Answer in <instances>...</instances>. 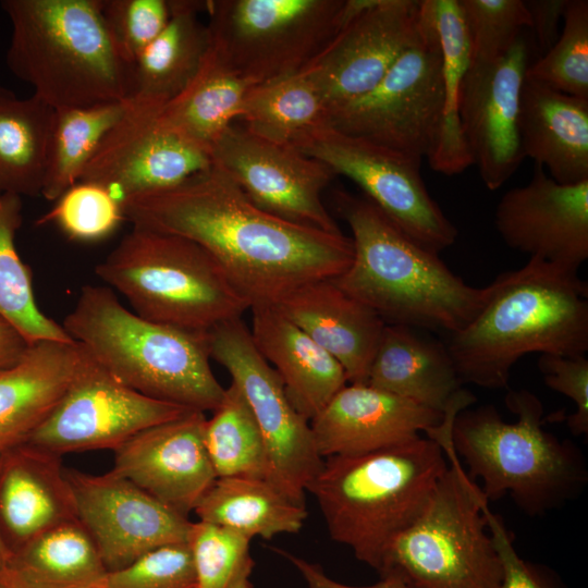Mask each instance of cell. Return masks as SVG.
Masks as SVG:
<instances>
[{
    "label": "cell",
    "mask_w": 588,
    "mask_h": 588,
    "mask_svg": "<svg viewBox=\"0 0 588 588\" xmlns=\"http://www.w3.org/2000/svg\"><path fill=\"white\" fill-rule=\"evenodd\" d=\"M134 226L188 238L207 250L249 308L277 305L297 287L343 273L350 237L274 217L211 163L171 188L122 201Z\"/></svg>",
    "instance_id": "obj_1"
},
{
    "label": "cell",
    "mask_w": 588,
    "mask_h": 588,
    "mask_svg": "<svg viewBox=\"0 0 588 588\" xmlns=\"http://www.w3.org/2000/svg\"><path fill=\"white\" fill-rule=\"evenodd\" d=\"M489 286L483 307L446 343L463 383L504 389L527 354H586L588 285L577 270L530 257Z\"/></svg>",
    "instance_id": "obj_2"
},
{
    "label": "cell",
    "mask_w": 588,
    "mask_h": 588,
    "mask_svg": "<svg viewBox=\"0 0 588 588\" xmlns=\"http://www.w3.org/2000/svg\"><path fill=\"white\" fill-rule=\"evenodd\" d=\"M352 232L353 259L331 279L387 324L444 331L465 328L480 311L490 286L475 287L400 230L368 198L335 194Z\"/></svg>",
    "instance_id": "obj_3"
},
{
    "label": "cell",
    "mask_w": 588,
    "mask_h": 588,
    "mask_svg": "<svg viewBox=\"0 0 588 588\" xmlns=\"http://www.w3.org/2000/svg\"><path fill=\"white\" fill-rule=\"evenodd\" d=\"M7 65L54 110L130 99L133 65L118 52L102 0H3Z\"/></svg>",
    "instance_id": "obj_4"
},
{
    "label": "cell",
    "mask_w": 588,
    "mask_h": 588,
    "mask_svg": "<svg viewBox=\"0 0 588 588\" xmlns=\"http://www.w3.org/2000/svg\"><path fill=\"white\" fill-rule=\"evenodd\" d=\"M449 467L441 445L417 437L354 456H331L307 487L332 540L378 571L394 538L427 505Z\"/></svg>",
    "instance_id": "obj_5"
},
{
    "label": "cell",
    "mask_w": 588,
    "mask_h": 588,
    "mask_svg": "<svg viewBox=\"0 0 588 588\" xmlns=\"http://www.w3.org/2000/svg\"><path fill=\"white\" fill-rule=\"evenodd\" d=\"M62 327L118 380L148 397L205 413L224 396L206 333L144 319L109 286L84 285Z\"/></svg>",
    "instance_id": "obj_6"
},
{
    "label": "cell",
    "mask_w": 588,
    "mask_h": 588,
    "mask_svg": "<svg viewBox=\"0 0 588 588\" xmlns=\"http://www.w3.org/2000/svg\"><path fill=\"white\" fill-rule=\"evenodd\" d=\"M505 404L515 422L504 421L492 405L461 411L452 444L468 476L482 480L488 501L510 495L526 514L542 515L585 488V458L573 443L543 429V406L532 392L510 390Z\"/></svg>",
    "instance_id": "obj_7"
},
{
    "label": "cell",
    "mask_w": 588,
    "mask_h": 588,
    "mask_svg": "<svg viewBox=\"0 0 588 588\" xmlns=\"http://www.w3.org/2000/svg\"><path fill=\"white\" fill-rule=\"evenodd\" d=\"M450 427L432 440L443 449L449 467L427 505L388 547L378 573L411 588H499L502 569L487 527L489 502L464 470Z\"/></svg>",
    "instance_id": "obj_8"
},
{
    "label": "cell",
    "mask_w": 588,
    "mask_h": 588,
    "mask_svg": "<svg viewBox=\"0 0 588 588\" xmlns=\"http://www.w3.org/2000/svg\"><path fill=\"white\" fill-rule=\"evenodd\" d=\"M95 271L139 317L191 332L249 308L207 250L174 234L133 225Z\"/></svg>",
    "instance_id": "obj_9"
},
{
    "label": "cell",
    "mask_w": 588,
    "mask_h": 588,
    "mask_svg": "<svg viewBox=\"0 0 588 588\" xmlns=\"http://www.w3.org/2000/svg\"><path fill=\"white\" fill-rule=\"evenodd\" d=\"M365 0H208L212 49L257 85L301 71Z\"/></svg>",
    "instance_id": "obj_10"
},
{
    "label": "cell",
    "mask_w": 588,
    "mask_h": 588,
    "mask_svg": "<svg viewBox=\"0 0 588 588\" xmlns=\"http://www.w3.org/2000/svg\"><path fill=\"white\" fill-rule=\"evenodd\" d=\"M443 106L440 44L420 0L415 40L370 91L330 112L328 124L421 161L437 146Z\"/></svg>",
    "instance_id": "obj_11"
},
{
    "label": "cell",
    "mask_w": 588,
    "mask_h": 588,
    "mask_svg": "<svg viewBox=\"0 0 588 588\" xmlns=\"http://www.w3.org/2000/svg\"><path fill=\"white\" fill-rule=\"evenodd\" d=\"M209 357L224 367L261 432L269 463L268 479L305 505V492L323 466L310 421L290 401L277 370L255 345L242 317L205 334Z\"/></svg>",
    "instance_id": "obj_12"
},
{
    "label": "cell",
    "mask_w": 588,
    "mask_h": 588,
    "mask_svg": "<svg viewBox=\"0 0 588 588\" xmlns=\"http://www.w3.org/2000/svg\"><path fill=\"white\" fill-rule=\"evenodd\" d=\"M294 148L326 164L334 175L356 183L400 230L425 248L439 254L455 243L457 229L429 194L420 174L421 161L329 124Z\"/></svg>",
    "instance_id": "obj_13"
},
{
    "label": "cell",
    "mask_w": 588,
    "mask_h": 588,
    "mask_svg": "<svg viewBox=\"0 0 588 588\" xmlns=\"http://www.w3.org/2000/svg\"><path fill=\"white\" fill-rule=\"evenodd\" d=\"M78 348V362L66 390L25 442L59 456L114 451L138 432L191 411L131 389L79 343Z\"/></svg>",
    "instance_id": "obj_14"
},
{
    "label": "cell",
    "mask_w": 588,
    "mask_h": 588,
    "mask_svg": "<svg viewBox=\"0 0 588 588\" xmlns=\"http://www.w3.org/2000/svg\"><path fill=\"white\" fill-rule=\"evenodd\" d=\"M163 105L131 97L79 181L105 186L125 199L171 188L211 166V155L160 119Z\"/></svg>",
    "instance_id": "obj_15"
},
{
    "label": "cell",
    "mask_w": 588,
    "mask_h": 588,
    "mask_svg": "<svg viewBox=\"0 0 588 588\" xmlns=\"http://www.w3.org/2000/svg\"><path fill=\"white\" fill-rule=\"evenodd\" d=\"M210 155L261 210L302 226L342 233L321 199L334 176L322 162L234 123L213 144Z\"/></svg>",
    "instance_id": "obj_16"
},
{
    "label": "cell",
    "mask_w": 588,
    "mask_h": 588,
    "mask_svg": "<svg viewBox=\"0 0 588 588\" xmlns=\"http://www.w3.org/2000/svg\"><path fill=\"white\" fill-rule=\"evenodd\" d=\"M419 26L420 0H365L302 69L329 114L370 91L415 40Z\"/></svg>",
    "instance_id": "obj_17"
},
{
    "label": "cell",
    "mask_w": 588,
    "mask_h": 588,
    "mask_svg": "<svg viewBox=\"0 0 588 588\" xmlns=\"http://www.w3.org/2000/svg\"><path fill=\"white\" fill-rule=\"evenodd\" d=\"M76 519L108 572L161 546L186 542L192 522L112 469L91 475L65 469Z\"/></svg>",
    "instance_id": "obj_18"
},
{
    "label": "cell",
    "mask_w": 588,
    "mask_h": 588,
    "mask_svg": "<svg viewBox=\"0 0 588 588\" xmlns=\"http://www.w3.org/2000/svg\"><path fill=\"white\" fill-rule=\"evenodd\" d=\"M527 68L528 47L523 34L497 59L471 62L462 79L461 128L473 164L489 191L500 188L524 159L518 113Z\"/></svg>",
    "instance_id": "obj_19"
},
{
    "label": "cell",
    "mask_w": 588,
    "mask_h": 588,
    "mask_svg": "<svg viewBox=\"0 0 588 588\" xmlns=\"http://www.w3.org/2000/svg\"><path fill=\"white\" fill-rule=\"evenodd\" d=\"M494 225L510 248L578 271L588 259V180L560 184L536 164L527 184L501 197Z\"/></svg>",
    "instance_id": "obj_20"
},
{
    "label": "cell",
    "mask_w": 588,
    "mask_h": 588,
    "mask_svg": "<svg viewBox=\"0 0 588 588\" xmlns=\"http://www.w3.org/2000/svg\"><path fill=\"white\" fill-rule=\"evenodd\" d=\"M204 412L149 427L114 450L112 470L188 517L217 479L205 446Z\"/></svg>",
    "instance_id": "obj_21"
},
{
    "label": "cell",
    "mask_w": 588,
    "mask_h": 588,
    "mask_svg": "<svg viewBox=\"0 0 588 588\" xmlns=\"http://www.w3.org/2000/svg\"><path fill=\"white\" fill-rule=\"evenodd\" d=\"M443 414L370 387L347 383L310 420L322 458L354 456L394 446L428 433Z\"/></svg>",
    "instance_id": "obj_22"
},
{
    "label": "cell",
    "mask_w": 588,
    "mask_h": 588,
    "mask_svg": "<svg viewBox=\"0 0 588 588\" xmlns=\"http://www.w3.org/2000/svg\"><path fill=\"white\" fill-rule=\"evenodd\" d=\"M61 457L27 442L0 453V535L10 553L36 536L75 520Z\"/></svg>",
    "instance_id": "obj_23"
},
{
    "label": "cell",
    "mask_w": 588,
    "mask_h": 588,
    "mask_svg": "<svg viewBox=\"0 0 588 588\" xmlns=\"http://www.w3.org/2000/svg\"><path fill=\"white\" fill-rule=\"evenodd\" d=\"M278 308L343 367L348 383H366L384 321L331 279L304 284Z\"/></svg>",
    "instance_id": "obj_24"
},
{
    "label": "cell",
    "mask_w": 588,
    "mask_h": 588,
    "mask_svg": "<svg viewBox=\"0 0 588 588\" xmlns=\"http://www.w3.org/2000/svg\"><path fill=\"white\" fill-rule=\"evenodd\" d=\"M366 383L441 414L476 402L462 388L446 344L407 326L385 323Z\"/></svg>",
    "instance_id": "obj_25"
},
{
    "label": "cell",
    "mask_w": 588,
    "mask_h": 588,
    "mask_svg": "<svg viewBox=\"0 0 588 588\" xmlns=\"http://www.w3.org/2000/svg\"><path fill=\"white\" fill-rule=\"evenodd\" d=\"M518 132L524 158L546 167L555 182L588 180V99L525 78Z\"/></svg>",
    "instance_id": "obj_26"
},
{
    "label": "cell",
    "mask_w": 588,
    "mask_h": 588,
    "mask_svg": "<svg viewBox=\"0 0 588 588\" xmlns=\"http://www.w3.org/2000/svg\"><path fill=\"white\" fill-rule=\"evenodd\" d=\"M250 310L256 347L280 375L294 407L310 421L348 383L343 367L277 305Z\"/></svg>",
    "instance_id": "obj_27"
},
{
    "label": "cell",
    "mask_w": 588,
    "mask_h": 588,
    "mask_svg": "<svg viewBox=\"0 0 588 588\" xmlns=\"http://www.w3.org/2000/svg\"><path fill=\"white\" fill-rule=\"evenodd\" d=\"M79 357L78 343L42 340L0 369V451L26 441L66 390Z\"/></svg>",
    "instance_id": "obj_28"
},
{
    "label": "cell",
    "mask_w": 588,
    "mask_h": 588,
    "mask_svg": "<svg viewBox=\"0 0 588 588\" xmlns=\"http://www.w3.org/2000/svg\"><path fill=\"white\" fill-rule=\"evenodd\" d=\"M102 560L82 525L56 526L13 550L0 567L8 588H99Z\"/></svg>",
    "instance_id": "obj_29"
},
{
    "label": "cell",
    "mask_w": 588,
    "mask_h": 588,
    "mask_svg": "<svg viewBox=\"0 0 588 588\" xmlns=\"http://www.w3.org/2000/svg\"><path fill=\"white\" fill-rule=\"evenodd\" d=\"M169 21L133 64L132 97L164 105L198 72L210 46L199 13L205 1L170 0Z\"/></svg>",
    "instance_id": "obj_30"
},
{
    "label": "cell",
    "mask_w": 588,
    "mask_h": 588,
    "mask_svg": "<svg viewBox=\"0 0 588 588\" xmlns=\"http://www.w3.org/2000/svg\"><path fill=\"white\" fill-rule=\"evenodd\" d=\"M198 520L238 531L250 539L298 532L307 510L267 478H217L194 510Z\"/></svg>",
    "instance_id": "obj_31"
},
{
    "label": "cell",
    "mask_w": 588,
    "mask_h": 588,
    "mask_svg": "<svg viewBox=\"0 0 588 588\" xmlns=\"http://www.w3.org/2000/svg\"><path fill=\"white\" fill-rule=\"evenodd\" d=\"M250 86L209 46L193 79L161 107L160 119L210 152L218 138L237 120Z\"/></svg>",
    "instance_id": "obj_32"
},
{
    "label": "cell",
    "mask_w": 588,
    "mask_h": 588,
    "mask_svg": "<svg viewBox=\"0 0 588 588\" xmlns=\"http://www.w3.org/2000/svg\"><path fill=\"white\" fill-rule=\"evenodd\" d=\"M54 109L0 86V191L41 196Z\"/></svg>",
    "instance_id": "obj_33"
},
{
    "label": "cell",
    "mask_w": 588,
    "mask_h": 588,
    "mask_svg": "<svg viewBox=\"0 0 588 588\" xmlns=\"http://www.w3.org/2000/svg\"><path fill=\"white\" fill-rule=\"evenodd\" d=\"M437 33L443 82V115L437 146L428 161L433 171L454 175L473 164L458 115L464 74L471 64V42L460 0H422Z\"/></svg>",
    "instance_id": "obj_34"
},
{
    "label": "cell",
    "mask_w": 588,
    "mask_h": 588,
    "mask_svg": "<svg viewBox=\"0 0 588 588\" xmlns=\"http://www.w3.org/2000/svg\"><path fill=\"white\" fill-rule=\"evenodd\" d=\"M329 111L309 76L298 71L248 88L237 120L262 139L294 147L328 124Z\"/></svg>",
    "instance_id": "obj_35"
},
{
    "label": "cell",
    "mask_w": 588,
    "mask_h": 588,
    "mask_svg": "<svg viewBox=\"0 0 588 588\" xmlns=\"http://www.w3.org/2000/svg\"><path fill=\"white\" fill-rule=\"evenodd\" d=\"M130 99L54 110L41 191L44 198L54 201L79 181L105 136L127 110Z\"/></svg>",
    "instance_id": "obj_36"
},
{
    "label": "cell",
    "mask_w": 588,
    "mask_h": 588,
    "mask_svg": "<svg viewBox=\"0 0 588 588\" xmlns=\"http://www.w3.org/2000/svg\"><path fill=\"white\" fill-rule=\"evenodd\" d=\"M22 223V197L0 191V317L10 322L28 344L42 340L73 342L62 324L37 306L30 269L15 246Z\"/></svg>",
    "instance_id": "obj_37"
},
{
    "label": "cell",
    "mask_w": 588,
    "mask_h": 588,
    "mask_svg": "<svg viewBox=\"0 0 588 588\" xmlns=\"http://www.w3.org/2000/svg\"><path fill=\"white\" fill-rule=\"evenodd\" d=\"M205 446L217 478L269 476L265 442L252 411L231 382L219 406L207 418Z\"/></svg>",
    "instance_id": "obj_38"
},
{
    "label": "cell",
    "mask_w": 588,
    "mask_h": 588,
    "mask_svg": "<svg viewBox=\"0 0 588 588\" xmlns=\"http://www.w3.org/2000/svg\"><path fill=\"white\" fill-rule=\"evenodd\" d=\"M252 539L233 529L208 522H192L187 544L196 588H253L255 562Z\"/></svg>",
    "instance_id": "obj_39"
},
{
    "label": "cell",
    "mask_w": 588,
    "mask_h": 588,
    "mask_svg": "<svg viewBox=\"0 0 588 588\" xmlns=\"http://www.w3.org/2000/svg\"><path fill=\"white\" fill-rule=\"evenodd\" d=\"M525 78L563 94L588 99V1L568 0L561 34Z\"/></svg>",
    "instance_id": "obj_40"
},
{
    "label": "cell",
    "mask_w": 588,
    "mask_h": 588,
    "mask_svg": "<svg viewBox=\"0 0 588 588\" xmlns=\"http://www.w3.org/2000/svg\"><path fill=\"white\" fill-rule=\"evenodd\" d=\"M54 203L38 224H54L68 238L76 242L103 241L125 219L118 197L94 182L78 181Z\"/></svg>",
    "instance_id": "obj_41"
},
{
    "label": "cell",
    "mask_w": 588,
    "mask_h": 588,
    "mask_svg": "<svg viewBox=\"0 0 588 588\" xmlns=\"http://www.w3.org/2000/svg\"><path fill=\"white\" fill-rule=\"evenodd\" d=\"M471 42V62L491 61L530 28L524 0H460Z\"/></svg>",
    "instance_id": "obj_42"
},
{
    "label": "cell",
    "mask_w": 588,
    "mask_h": 588,
    "mask_svg": "<svg viewBox=\"0 0 588 588\" xmlns=\"http://www.w3.org/2000/svg\"><path fill=\"white\" fill-rule=\"evenodd\" d=\"M170 0H102V15L124 61L133 65L166 27Z\"/></svg>",
    "instance_id": "obj_43"
},
{
    "label": "cell",
    "mask_w": 588,
    "mask_h": 588,
    "mask_svg": "<svg viewBox=\"0 0 588 588\" xmlns=\"http://www.w3.org/2000/svg\"><path fill=\"white\" fill-rule=\"evenodd\" d=\"M99 588H196L187 542L158 547L120 569L107 572Z\"/></svg>",
    "instance_id": "obj_44"
},
{
    "label": "cell",
    "mask_w": 588,
    "mask_h": 588,
    "mask_svg": "<svg viewBox=\"0 0 588 588\" xmlns=\"http://www.w3.org/2000/svg\"><path fill=\"white\" fill-rule=\"evenodd\" d=\"M538 368L550 389L569 397L576 406L566 418L573 436L588 433V359L585 355L541 354Z\"/></svg>",
    "instance_id": "obj_45"
},
{
    "label": "cell",
    "mask_w": 588,
    "mask_h": 588,
    "mask_svg": "<svg viewBox=\"0 0 588 588\" xmlns=\"http://www.w3.org/2000/svg\"><path fill=\"white\" fill-rule=\"evenodd\" d=\"M483 514L501 563L499 588H562L558 577L549 569L520 558L503 520L490 510L488 503L483 506Z\"/></svg>",
    "instance_id": "obj_46"
},
{
    "label": "cell",
    "mask_w": 588,
    "mask_h": 588,
    "mask_svg": "<svg viewBox=\"0 0 588 588\" xmlns=\"http://www.w3.org/2000/svg\"><path fill=\"white\" fill-rule=\"evenodd\" d=\"M568 0H527L524 4L530 19L539 50L544 54L558 40Z\"/></svg>",
    "instance_id": "obj_47"
},
{
    "label": "cell",
    "mask_w": 588,
    "mask_h": 588,
    "mask_svg": "<svg viewBox=\"0 0 588 588\" xmlns=\"http://www.w3.org/2000/svg\"><path fill=\"white\" fill-rule=\"evenodd\" d=\"M275 551L286 558L293 566H295L306 581L308 588H411L393 576L380 577L379 581L369 586L356 587L344 585L330 578L319 564L309 562L283 550L278 549Z\"/></svg>",
    "instance_id": "obj_48"
},
{
    "label": "cell",
    "mask_w": 588,
    "mask_h": 588,
    "mask_svg": "<svg viewBox=\"0 0 588 588\" xmlns=\"http://www.w3.org/2000/svg\"><path fill=\"white\" fill-rule=\"evenodd\" d=\"M28 343L23 335L5 319L0 317V369L15 364Z\"/></svg>",
    "instance_id": "obj_49"
},
{
    "label": "cell",
    "mask_w": 588,
    "mask_h": 588,
    "mask_svg": "<svg viewBox=\"0 0 588 588\" xmlns=\"http://www.w3.org/2000/svg\"><path fill=\"white\" fill-rule=\"evenodd\" d=\"M0 453H1V451H0ZM9 555H10V551L7 548V546L4 544V542H3L2 538H1V535H0V567L5 563Z\"/></svg>",
    "instance_id": "obj_50"
},
{
    "label": "cell",
    "mask_w": 588,
    "mask_h": 588,
    "mask_svg": "<svg viewBox=\"0 0 588 588\" xmlns=\"http://www.w3.org/2000/svg\"><path fill=\"white\" fill-rule=\"evenodd\" d=\"M0 588H8V587H7V586H4V585H2V584H0Z\"/></svg>",
    "instance_id": "obj_51"
}]
</instances>
